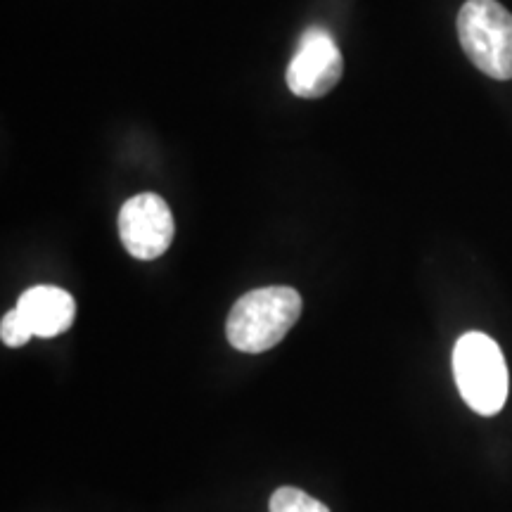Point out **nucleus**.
Here are the masks:
<instances>
[{
	"mask_svg": "<svg viewBox=\"0 0 512 512\" xmlns=\"http://www.w3.org/2000/svg\"><path fill=\"white\" fill-rule=\"evenodd\" d=\"M302 316V294L294 287L273 285L247 292L230 309L226 337L230 347L261 354L285 339Z\"/></svg>",
	"mask_w": 512,
	"mask_h": 512,
	"instance_id": "nucleus-1",
	"label": "nucleus"
},
{
	"mask_svg": "<svg viewBox=\"0 0 512 512\" xmlns=\"http://www.w3.org/2000/svg\"><path fill=\"white\" fill-rule=\"evenodd\" d=\"M453 375L467 406L479 415L501 413L508 399L503 351L484 332H465L453 349Z\"/></svg>",
	"mask_w": 512,
	"mask_h": 512,
	"instance_id": "nucleus-2",
	"label": "nucleus"
},
{
	"mask_svg": "<svg viewBox=\"0 0 512 512\" xmlns=\"http://www.w3.org/2000/svg\"><path fill=\"white\" fill-rule=\"evenodd\" d=\"M458 41L479 72L512 79V15L498 0H467L458 12Z\"/></svg>",
	"mask_w": 512,
	"mask_h": 512,
	"instance_id": "nucleus-3",
	"label": "nucleus"
},
{
	"mask_svg": "<svg viewBox=\"0 0 512 512\" xmlns=\"http://www.w3.org/2000/svg\"><path fill=\"white\" fill-rule=\"evenodd\" d=\"M344 74L342 50L330 31L309 27L299 38V46L287 67V86L297 98L316 100L328 95Z\"/></svg>",
	"mask_w": 512,
	"mask_h": 512,
	"instance_id": "nucleus-4",
	"label": "nucleus"
},
{
	"mask_svg": "<svg viewBox=\"0 0 512 512\" xmlns=\"http://www.w3.org/2000/svg\"><path fill=\"white\" fill-rule=\"evenodd\" d=\"M176 235L174 214L155 192H140L119 211V238L126 252L140 261L159 259Z\"/></svg>",
	"mask_w": 512,
	"mask_h": 512,
	"instance_id": "nucleus-5",
	"label": "nucleus"
},
{
	"mask_svg": "<svg viewBox=\"0 0 512 512\" xmlns=\"http://www.w3.org/2000/svg\"><path fill=\"white\" fill-rule=\"evenodd\" d=\"M17 311L27 318L34 337L50 339L72 328L76 302L62 287L36 285L19 297Z\"/></svg>",
	"mask_w": 512,
	"mask_h": 512,
	"instance_id": "nucleus-6",
	"label": "nucleus"
},
{
	"mask_svg": "<svg viewBox=\"0 0 512 512\" xmlns=\"http://www.w3.org/2000/svg\"><path fill=\"white\" fill-rule=\"evenodd\" d=\"M271 512H330L328 505H323L316 498L294 489V486H283L271 496Z\"/></svg>",
	"mask_w": 512,
	"mask_h": 512,
	"instance_id": "nucleus-7",
	"label": "nucleus"
},
{
	"mask_svg": "<svg viewBox=\"0 0 512 512\" xmlns=\"http://www.w3.org/2000/svg\"><path fill=\"white\" fill-rule=\"evenodd\" d=\"M0 337H3V344H8V347H24V344L34 337V330H31L27 318L17 311V306L3 316V323H0Z\"/></svg>",
	"mask_w": 512,
	"mask_h": 512,
	"instance_id": "nucleus-8",
	"label": "nucleus"
}]
</instances>
